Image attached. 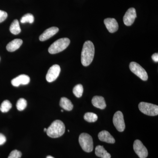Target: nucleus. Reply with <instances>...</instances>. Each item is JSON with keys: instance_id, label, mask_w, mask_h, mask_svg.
I'll return each mask as SVG.
<instances>
[{"instance_id": "f257e3e1", "label": "nucleus", "mask_w": 158, "mask_h": 158, "mask_svg": "<svg viewBox=\"0 0 158 158\" xmlns=\"http://www.w3.org/2000/svg\"><path fill=\"white\" fill-rule=\"evenodd\" d=\"M94 47L90 40L84 43L81 52V63L85 66L90 65L93 61L94 55Z\"/></svg>"}, {"instance_id": "f03ea898", "label": "nucleus", "mask_w": 158, "mask_h": 158, "mask_svg": "<svg viewBox=\"0 0 158 158\" xmlns=\"http://www.w3.org/2000/svg\"><path fill=\"white\" fill-rule=\"evenodd\" d=\"M65 125L62 121H54L47 130V134L52 138H57L62 136L65 132Z\"/></svg>"}, {"instance_id": "7ed1b4c3", "label": "nucleus", "mask_w": 158, "mask_h": 158, "mask_svg": "<svg viewBox=\"0 0 158 158\" xmlns=\"http://www.w3.org/2000/svg\"><path fill=\"white\" fill-rule=\"evenodd\" d=\"M70 42V40L68 38H60L54 42L49 47L48 52L51 54L60 52L68 47Z\"/></svg>"}, {"instance_id": "20e7f679", "label": "nucleus", "mask_w": 158, "mask_h": 158, "mask_svg": "<svg viewBox=\"0 0 158 158\" xmlns=\"http://www.w3.org/2000/svg\"><path fill=\"white\" fill-rule=\"evenodd\" d=\"M79 142L82 149L87 152H90L94 148L93 141L91 136L87 133H82L79 138Z\"/></svg>"}, {"instance_id": "39448f33", "label": "nucleus", "mask_w": 158, "mask_h": 158, "mask_svg": "<svg viewBox=\"0 0 158 158\" xmlns=\"http://www.w3.org/2000/svg\"><path fill=\"white\" fill-rule=\"evenodd\" d=\"M139 110L142 113L150 116L158 115V106L156 105L145 102H141L138 105Z\"/></svg>"}, {"instance_id": "423d86ee", "label": "nucleus", "mask_w": 158, "mask_h": 158, "mask_svg": "<svg viewBox=\"0 0 158 158\" xmlns=\"http://www.w3.org/2000/svg\"><path fill=\"white\" fill-rule=\"evenodd\" d=\"M130 70L140 79L146 81L148 79V75L146 71L142 66L136 62H131L130 64Z\"/></svg>"}, {"instance_id": "0eeeda50", "label": "nucleus", "mask_w": 158, "mask_h": 158, "mask_svg": "<svg viewBox=\"0 0 158 158\" xmlns=\"http://www.w3.org/2000/svg\"><path fill=\"white\" fill-rule=\"evenodd\" d=\"M113 124L115 126L117 131L123 132L125 128L124 118L123 113L120 111H117L113 116Z\"/></svg>"}, {"instance_id": "6e6552de", "label": "nucleus", "mask_w": 158, "mask_h": 158, "mask_svg": "<svg viewBox=\"0 0 158 158\" xmlns=\"http://www.w3.org/2000/svg\"><path fill=\"white\" fill-rule=\"evenodd\" d=\"M134 151L140 158H146L148 156V152L143 143L139 140L135 141L133 145Z\"/></svg>"}, {"instance_id": "1a4fd4ad", "label": "nucleus", "mask_w": 158, "mask_h": 158, "mask_svg": "<svg viewBox=\"0 0 158 158\" xmlns=\"http://www.w3.org/2000/svg\"><path fill=\"white\" fill-rule=\"evenodd\" d=\"M61 71L60 66L58 65H54L50 68L47 73L46 79L48 82H53L56 80Z\"/></svg>"}, {"instance_id": "9d476101", "label": "nucleus", "mask_w": 158, "mask_h": 158, "mask_svg": "<svg viewBox=\"0 0 158 158\" xmlns=\"http://www.w3.org/2000/svg\"><path fill=\"white\" fill-rule=\"evenodd\" d=\"M137 14L135 9L134 8H130L128 9L123 17V22L125 25L127 26H130L133 24L135 22Z\"/></svg>"}, {"instance_id": "9b49d317", "label": "nucleus", "mask_w": 158, "mask_h": 158, "mask_svg": "<svg viewBox=\"0 0 158 158\" xmlns=\"http://www.w3.org/2000/svg\"><path fill=\"white\" fill-rule=\"evenodd\" d=\"M30 82V78L25 74L20 75L11 80V83L14 87H19L20 85H28Z\"/></svg>"}, {"instance_id": "f8f14e48", "label": "nucleus", "mask_w": 158, "mask_h": 158, "mask_svg": "<svg viewBox=\"0 0 158 158\" xmlns=\"http://www.w3.org/2000/svg\"><path fill=\"white\" fill-rule=\"evenodd\" d=\"M59 31V28L56 27H52L49 28L48 29L45 30L44 32L40 36V40L41 41H44L47 40L57 34Z\"/></svg>"}, {"instance_id": "ddd939ff", "label": "nucleus", "mask_w": 158, "mask_h": 158, "mask_svg": "<svg viewBox=\"0 0 158 158\" xmlns=\"http://www.w3.org/2000/svg\"><path fill=\"white\" fill-rule=\"evenodd\" d=\"M104 22L106 27L110 33H114L118 30V23L115 19L107 18L104 20Z\"/></svg>"}, {"instance_id": "4468645a", "label": "nucleus", "mask_w": 158, "mask_h": 158, "mask_svg": "<svg viewBox=\"0 0 158 158\" xmlns=\"http://www.w3.org/2000/svg\"><path fill=\"white\" fill-rule=\"evenodd\" d=\"M98 137L100 141L104 142L110 144H113L115 142V139L111 135V134L106 131H101L98 134Z\"/></svg>"}, {"instance_id": "2eb2a0df", "label": "nucleus", "mask_w": 158, "mask_h": 158, "mask_svg": "<svg viewBox=\"0 0 158 158\" xmlns=\"http://www.w3.org/2000/svg\"><path fill=\"white\" fill-rule=\"evenodd\" d=\"M92 103L95 107L103 110L106 107V101L103 97L95 96L92 99Z\"/></svg>"}, {"instance_id": "dca6fc26", "label": "nucleus", "mask_w": 158, "mask_h": 158, "mask_svg": "<svg viewBox=\"0 0 158 158\" xmlns=\"http://www.w3.org/2000/svg\"><path fill=\"white\" fill-rule=\"evenodd\" d=\"M23 43L22 40L15 39L7 44L6 49H7V51L9 52H14L19 48L20 47L22 44Z\"/></svg>"}, {"instance_id": "f3484780", "label": "nucleus", "mask_w": 158, "mask_h": 158, "mask_svg": "<svg viewBox=\"0 0 158 158\" xmlns=\"http://www.w3.org/2000/svg\"><path fill=\"white\" fill-rule=\"evenodd\" d=\"M95 154L97 156L101 158H111V156L108 153L103 146L98 145L95 148Z\"/></svg>"}, {"instance_id": "a211bd4d", "label": "nucleus", "mask_w": 158, "mask_h": 158, "mask_svg": "<svg viewBox=\"0 0 158 158\" xmlns=\"http://www.w3.org/2000/svg\"><path fill=\"white\" fill-rule=\"evenodd\" d=\"M60 106L62 109L67 111H71L73 107V104L70 100L65 97H62L61 98Z\"/></svg>"}, {"instance_id": "6ab92c4d", "label": "nucleus", "mask_w": 158, "mask_h": 158, "mask_svg": "<svg viewBox=\"0 0 158 158\" xmlns=\"http://www.w3.org/2000/svg\"><path fill=\"white\" fill-rule=\"evenodd\" d=\"M9 30L11 34L14 35H17L20 33L21 30L20 27L19 22L17 19L14 20L13 22L11 23Z\"/></svg>"}, {"instance_id": "aec40b11", "label": "nucleus", "mask_w": 158, "mask_h": 158, "mask_svg": "<svg viewBox=\"0 0 158 158\" xmlns=\"http://www.w3.org/2000/svg\"><path fill=\"white\" fill-rule=\"evenodd\" d=\"M12 107V105L9 100L4 101L2 103L0 107V110L2 113H7L9 112Z\"/></svg>"}, {"instance_id": "412c9836", "label": "nucleus", "mask_w": 158, "mask_h": 158, "mask_svg": "<svg viewBox=\"0 0 158 158\" xmlns=\"http://www.w3.org/2000/svg\"><path fill=\"white\" fill-rule=\"evenodd\" d=\"M98 118L97 114L93 113H87L84 116V119L88 122H95L97 120Z\"/></svg>"}, {"instance_id": "4be33fe9", "label": "nucleus", "mask_w": 158, "mask_h": 158, "mask_svg": "<svg viewBox=\"0 0 158 158\" xmlns=\"http://www.w3.org/2000/svg\"><path fill=\"white\" fill-rule=\"evenodd\" d=\"M34 20V15L31 13H27V14L25 15L22 17L20 20V22L22 23H33Z\"/></svg>"}, {"instance_id": "5701e85b", "label": "nucleus", "mask_w": 158, "mask_h": 158, "mask_svg": "<svg viewBox=\"0 0 158 158\" xmlns=\"http://www.w3.org/2000/svg\"><path fill=\"white\" fill-rule=\"evenodd\" d=\"M83 91H84V88L83 86L81 84L77 85L76 86H75L73 89L74 94L77 98H81L82 96Z\"/></svg>"}, {"instance_id": "b1692460", "label": "nucleus", "mask_w": 158, "mask_h": 158, "mask_svg": "<svg viewBox=\"0 0 158 158\" xmlns=\"http://www.w3.org/2000/svg\"><path fill=\"white\" fill-rule=\"evenodd\" d=\"M27 106V102L26 99L23 98H20L17 101L16 104V107L19 111H23L24 110Z\"/></svg>"}, {"instance_id": "393cba45", "label": "nucleus", "mask_w": 158, "mask_h": 158, "mask_svg": "<svg viewBox=\"0 0 158 158\" xmlns=\"http://www.w3.org/2000/svg\"><path fill=\"white\" fill-rule=\"evenodd\" d=\"M22 156V153L19 151L15 150L10 153L8 158H20Z\"/></svg>"}, {"instance_id": "a878e982", "label": "nucleus", "mask_w": 158, "mask_h": 158, "mask_svg": "<svg viewBox=\"0 0 158 158\" xmlns=\"http://www.w3.org/2000/svg\"><path fill=\"white\" fill-rule=\"evenodd\" d=\"M8 17V14L6 11L0 10V23L3 22Z\"/></svg>"}, {"instance_id": "bb28decb", "label": "nucleus", "mask_w": 158, "mask_h": 158, "mask_svg": "<svg viewBox=\"0 0 158 158\" xmlns=\"http://www.w3.org/2000/svg\"><path fill=\"white\" fill-rule=\"evenodd\" d=\"M6 137L3 134L0 133V145H3L6 143Z\"/></svg>"}, {"instance_id": "cd10ccee", "label": "nucleus", "mask_w": 158, "mask_h": 158, "mask_svg": "<svg viewBox=\"0 0 158 158\" xmlns=\"http://www.w3.org/2000/svg\"><path fill=\"white\" fill-rule=\"evenodd\" d=\"M152 60H153L154 62H158V54L155 53L152 56Z\"/></svg>"}, {"instance_id": "c85d7f7f", "label": "nucleus", "mask_w": 158, "mask_h": 158, "mask_svg": "<svg viewBox=\"0 0 158 158\" xmlns=\"http://www.w3.org/2000/svg\"><path fill=\"white\" fill-rule=\"evenodd\" d=\"M47 158H55L53 157L52 156H49L47 157Z\"/></svg>"}, {"instance_id": "c756f323", "label": "nucleus", "mask_w": 158, "mask_h": 158, "mask_svg": "<svg viewBox=\"0 0 158 158\" xmlns=\"http://www.w3.org/2000/svg\"><path fill=\"white\" fill-rule=\"evenodd\" d=\"M47 130V129L46 128H45L44 129V132H46Z\"/></svg>"}, {"instance_id": "7c9ffc66", "label": "nucleus", "mask_w": 158, "mask_h": 158, "mask_svg": "<svg viewBox=\"0 0 158 158\" xmlns=\"http://www.w3.org/2000/svg\"><path fill=\"white\" fill-rule=\"evenodd\" d=\"M61 112H63V110H61Z\"/></svg>"}]
</instances>
